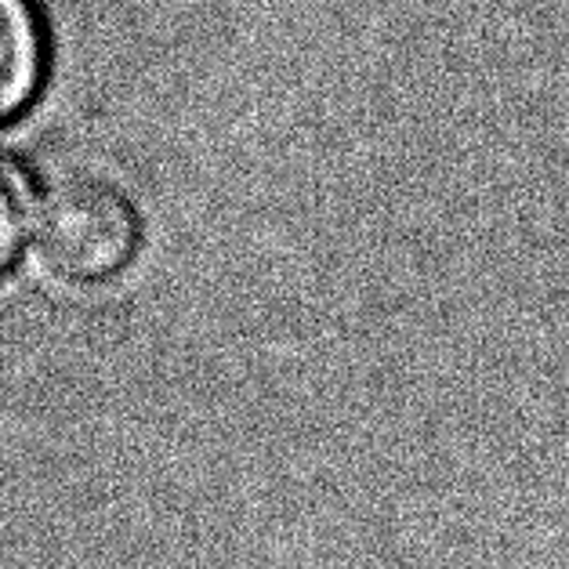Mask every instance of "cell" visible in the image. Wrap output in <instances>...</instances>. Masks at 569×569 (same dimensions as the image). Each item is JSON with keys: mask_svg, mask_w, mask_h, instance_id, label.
Masks as SVG:
<instances>
[{"mask_svg": "<svg viewBox=\"0 0 569 569\" xmlns=\"http://www.w3.org/2000/svg\"><path fill=\"white\" fill-rule=\"evenodd\" d=\"M142 221L120 189L99 178H66L33 200L30 247L54 280L94 287L131 266Z\"/></svg>", "mask_w": 569, "mask_h": 569, "instance_id": "cell-1", "label": "cell"}, {"mask_svg": "<svg viewBox=\"0 0 569 569\" xmlns=\"http://www.w3.org/2000/svg\"><path fill=\"white\" fill-rule=\"evenodd\" d=\"M48 73V33L37 0H0V123L37 99Z\"/></svg>", "mask_w": 569, "mask_h": 569, "instance_id": "cell-2", "label": "cell"}, {"mask_svg": "<svg viewBox=\"0 0 569 569\" xmlns=\"http://www.w3.org/2000/svg\"><path fill=\"white\" fill-rule=\"evenodd\" d=\"M33 192L16 163L0 157V276H4L26 243H30V218H33Z\"/></svg>", "mask_w": 569, "mask_h": 569, "instance_id": "cell-3", "label": "cell"}]
</instances>
